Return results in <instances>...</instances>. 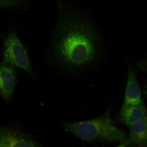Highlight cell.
I'll return each instance as SVG.
<instances>
[{"instance_id":"cell-1","label":"cell","mask_w":147,"mask_h":147,"mask_svg":"<svg viewBox=\"0 0 147 147\" xmlns=\"http://www.w3.org/2000/svg\"><path fill=\"white\" fill-rule=\"evenodd\" d=\"M59 9L44 63L73 75L96 69L105 57L102 33L84 11Z\"/></svg>"},{"instance_id":"cell-2","label":"cell","mask_w":147,"mask_h":147,"mask_svg":"<svg viewBox=\"0 0 147 147\" xmlns=\"http://www.w3.org/2000/svg\"><path fill=\"white\" fill-rule=\"evenodd\" d=\"M114 124L109 108L96 118L81 122L64 123L63 127L65 131L79 138L84 145L97 142L104 144L119 142L120 146H129L128 137Z\"/></svg>"},{"instance_id":"cell-3","label":"cell","mask_w":147,"mask_h":147,"mask_svg":"<svg viewBox=\"0 0 147 147\" xmlns=\"http://www.w3.org/2000/svg\"><path fill=\"white\" fill-rule=\"evenodd\" d=\"M1 38L3 45L1 53L2 61L23 69L33 80H37L27 49L20 39L16 26L13 25L1 34Z\"/></svg>"},{"instance_id":"cell-4","label":"cell","mask_w":147,"mask_h":147,"mask_svg":"<svg viewBox=\"0 0 147 147\" xmlns=\"http://www.w3.org/2000/svg\"><path fill=\"white\" fill-rule=\"evenodd\" d=\"M41 144L17 125H0V147H40Z\"/></svg>"},{"instance_id":"cell-5","label":"cell","mask_w":147,"mask_h":147,"mask_svg":"<svg viewBox=\"0 0 147 147\" xmlns=\"http://www.w3.org/2000/svg\"><path fill=\"white\" fill-rule=\"evenodd\" d=\"M16 66L3 61L0 62V96L7 104L12 102L18 83Z\"/></svg>"},{"instance_id":"cell-6","label":"cell","mask_w":147,"mask_h":147,"mask_svg":"<svg viewBox=\"0 0 147 147\" xmlns=\"http://www.w3.org/2000/svg\"><path fill=\"white\" fill-rule=\"evenodd\" d=\"M147 115L144 102L142 101L138 105H129L124 103L115 122L119 123L129 126Z\"/></svg>"},{"instance_id":"cell-7","label":"cell","mask_w":147,"mask_h":147,"mask_svg":"<svg viewBox=\"0 0 147 147\" xmlns=\"http://www.w3.org/2000/svg\"><path fill=\"white\" fill-rule=\"evenodd\" d=\"M128 78L125 94L124 103L138 105L142 102L141 92L136 74L128 61Z\"/></svg>"},{"instance_id":"cell-8","label":"cell","mask_w":147,"mask_h":147,"mask_svg":"<svg viewBox=\"0 0 147 147\" xmlns=\"http://www.w3.org/2000/svg\"><path fill=\"white\" fill-rule=\"evenodd\" d=\"M129 127L130 145L147 146V115Z\"/></svg>"},{"instance_id":"cell-9","label":"cell","mask_w":147,"mask_h":147,"mask_svg":"<svg viewBox=\"0 0 147 147\" xmlns=\"http://www.w3.org/2000/svg\"><path fill=\"white\" fill-rule=\"evenodd\" d=\"M30 0H0V9H10L25 11L27 10Z\"/></svg>"},{"instance_id":"cell-10","label":"cell","mask_w":147,"mask_h":147,"mask_svg":"<svg viewBox=\"0 0 147 147\" xmlns=\"http://www.w3.org/2000/svg\"><path fill=\"white\" fill-rule=\"evenodd\" d=\"M144 70L145 72H147V61L144 64Z\"/></svg>"},{"instance_id":"cell-11","label":"cell","mask_w":147,"mask_h":147,"mask_svg":"<svg viewBox=\"0 0 147 147\" xmlns=\"http://www.w3.org/2000/svg\"><path fill=\"white\" fill-rule=\"evenodd\" d=\"M143 93H144L145 95H146V96L147 97V90H143Z\"/></svg>"}]
</instances>
